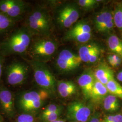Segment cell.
I'll return each instance as SVG.
<instances>
[{"label":"cell","instance_id":"obj_1","mask_svg":"<svg viewBox=\"0 0 122 122\" xmlns=\"http://www.w3.org/2000/svg\"><path fill=\"white\" fill-rule=\"evenodd\" d=\"M34 36L23 25L11 31L0 43V51L6 57L13 55L24 57L28 54Z\"/></svg>","mask_w":122,"mask_h":122},{"label":"cell","instance_id":"obj_2","mask_svg":"<svg viewBox=\"0 0 122 122\" xmlns=\"http://www.w3.org/2000/svg\"><path fill=\"white\" fill-rule=\"evenodd\" d=\"M24 26L34 36L47 37L52 30L51 18L44 8L36 7L29 11L24 19Z\"/></svg>","mask_w":122,"mask_h":122},{"label":"cell","instance_id":"obj_3","mask_svg":"<svg viewBox=\"0 0 122 122\" xmlns=\"http://www.w3.org/2000/svg\"><path fill=\"white\" fill-rule=\"evenodd\" d=\"M30 66L34 79L40 89L53 94L57 89V81L46 63L25 58Z\"/></svg>","mask_w":122,"mask_h":122},{"label":"cell","instance_id":"obj_4","mask_svg":"<svg viewBox=\"0 0 122 122\" xmlns=\"http://www.w3.org/2000/svg\"><path fill=\"white\" fill-rule=\"evenodd\" d=\"M22 60H13L5 66L3 74L6 82L12 86H21L28 78L31 67L25 57Z\"/></svg>","mask_w":122,"mask_h":122},{"label":"cell","instance_id":"obj_5","mask_svg":"<svg viewBox=\"0 0 122 122\" xmlns=\"http://www.w3.org/2000/svg\"><path fill=\"white\" fill-rule=\"evenodd\" d=\"M57 48L56 42L45 37L32 40L27 55L31 60L45 63L54 55Z\"/></svg>","mask_w":122,"mask_h":122},{"label":"cell","instance_id":"obj_6","mask_svg":"<svg viewBox=\"0 0 122 122\" xmlns=\"http://www.w3.org/2000/svg\"><path fill=\"white\" fill-rule=\"evenodd\" d=\"M30 5L23 0H0V13L18 22L24 19Z\"/></svg>","mask_w":122,"mask_h":122},{"label":"cell","instance_id":"obj_7","mask_svg":"<svg viewBox=\"0 0 122 122\" xmlns=\"http://www.w3.org/2000/svg\"><path fill=\"white\" fill-rule=\"evenodd\" d=\"M81 62L78 55L64 49L61 51L58 55L55 60V66L61 71H70L76 69Z\"/></svg>","mask_w":122,"mask_h":122},{"label":"cell","instance_id":"obj_8","mask_svg":"<svg viewBox=\"0 0 122 122\" xmlns=\"http://www.w3.org/2000/svg\"><path fill=\"white\" fill-rule=\"evenodd\" d=\"M50 96L48 92L42 89L21 92L17 96L16 101L22 110L26 107L40 101H45Z\"/></svg>","mask_w":122,"mask_h":122},{"label":"cell","instance_id":"obj_9","mask_svg":"<svg viewBox=\"0 0 122 122\" xmlns=\"http://www.w3.org/2000/svg\"><path fill=\"white\" fill-rule=\"evenodd\" d=\"M91 108L80 101H75L67 106L66 115L73 121L86 122L90 119L92 114Z\"/></svg>","mask_w":122,"mask_h":122},{"label":"cell","instance_id":"obj_10","mask_svg":"<svg viewBox=\"0 0 122 122\" xmlns=\"http://www.w3.org/2000/svg\"><path fill=\"white\" fill-rule=\"evenodd\" d=\"M79 17L77 9L72 5H68L59 10L57 14V21L61 27L68 28L76 22Z\"/></svg>","mask_w":122,"mask_h":122},{"label":"cell","instance_id":"obj_11","mask_svg":"<svg viewBox=\"0 0 122 122\" xmlns=\"http://www.w3.org/2000/svg\"><path fill=\"white\" fill-rule=\"evenodd\" d=\"M15 98L12 92L4 86H0V105L10 117L15 113Z\"/></svg>","mask_w":122,"mask_h":122},{"label":"cell","instance_id":"obj_12","mask_svg":"<svg viewBox=\"0 0 122 122\" xmlns=\"http://www.w3.org/2000/svg\"><path fill=\"white\" fill-rule=\"evenodd\" d=\"M95 26L97 30L100 33L109 32L115 25L113 15L108 10L101 11L96 16Z\"/></svg>","mask_w":122,"mask_h":122},{"label":"cell","instance_id":"obj_13","mask_svg":"<svg viewBox=\"0 0 122 122\" xmlns=\"http://www.w3.org/2000/svg\"><path fill=\"white\" fill-rule=\"evenodd\" d=\"M96 78L94 72L91 69L85 70L78 79V84L84 96L90 99Z\"/></svg>","mask_w":122,"mask_h":122},{"label":"cell","instance_id":"obj_14","mask_svg":"<svg viewBox=\"0 0 122 122\" xmlns=\"http://www.w3.org/2000/svg\"><path fill=\"white\" fill-rule=\"evenodd\" d=\"M94 72L96 80L105 86L114 79V73L112 69L107 64L102 62L97 66Z\"/></svg>","mask_w":122,"mask_h":122},{"label":"cell","instance_id":"obj_15","mask_svg":"<svg viewBox=\"0 0 122 122\" xmlns=\"http://www.w3.org/2000/svg\"><path fill=\"white\" fill-rule=\"evenodd\" d=\"M57 89L61 97L67 98L76 93L77 86L71 81H57Z\"/></svg>","mask_w":122,"mask_h":122},{"label":"cell","instance_id":"obj_16","mask_svg":"<svg viewBox=\"0 0 122 122\" xmlns=\"http://www.w3.org/2000/svg\"><path fill=\"white\" fill-rule=\"evenodd\" d=\"M109 93V92L106 86L96 79L90 99L95 102H100L102 100L103 101L105 97L108 95Z\"/></svg>","mask_w":122,"mask_h":122},{"label":"cell","instance_id":"obj_17","mask_svg":"<svg viewBox=\"0 0 122 122\" xmlns=\"http://www.w3.org/2000/svg\"><path fill=\"white\" fill-rule=\"evenodd\" d=\"M100 49L96 44H87L80 47L78 49V55L82 61L88 63L89 61L94 53Z\"/></svg>","mask_w":122,"mask_h":122},{"label":"cell","instance_id":"obj_18","mask_svg":"<svg viewBox=\"0 0 122 122\" xmlns=\"http://www.w3.org/2000/svg\"><path fill=\"white\" fill-rule=\"evenodd\" d=\"M18 21L0 13V36L13 30Z\"/></svg>","mask_w":122,"mask_h":122},{"label":"cell","instance_id":"obj_19","mask_svg":"<svg viewBox=\"0 0 122 122\" xmlns=\"http://www.w3.org/2000/svg\"><path fill=\"white\" fill-rule=\"evenodd\" d=\"M109 50L122 59V40L115 35L109 36L107 39Z\"/></svg>","mask_w":122,"mask_h":122},{"label":"cell","instance_id":"obj_20","mask_svg":"<svg viewBox=\"0 0 122 122\" xmlns=\"http://www.w3.org/2000/svg\"><path fill=\"white\" fill-rule=\"evenodd\" d=\"M120 106V102L118 98L111 94L106 96L103 100L104 109L108 112H116L119 109Z\"/></svg>","mask_w":122,"mask_h":122},{"label":"cell","instance_id":"obj_21","mask_svg":"<svg viewBox=\"0 0 122 122\" xmlns=\"http://www.w3.org/2000/svg\"><path fill=\"white\" fill-rule=\"evenodd\" d=\"M92 33H79L74 34L66 33L64 39L67 40H73L79 43H84L88 42L91 39Z\"/></svg>","mask_w":122,"mask_h":122},{"label":"cell","instance_id":"obj_22","mask_svg":"<svg viewBox=\"0 0 122 122\" xmlns=\"http://www.w3.org/2000/svg\"><path fill=\"white\" fill-rule=\"evenodd\" d=\"M109 93L122 100V86L114 79L106 85Z\"/></svg>","mask_w":122,"mask_h":122},{"label":"cell","instance_id":"obj_23","mask_svg":"<svg viewBox=\"0 0 122 122\" xmlns=\"http://www.w3.org/2000/svg\"><path fill=\"white\" fill-rule=\"evenodd\" d=\"M92 28L85 21H79L70 29L66 33L74 34L79 33H92Z\"/></svg>","mask_w":122,"mask_h":122},{"label":"cell","instance_id":"obj_24","mask_svg":"<svg viewBox=\"0 0 122 122\" xmlns=\"http://www.w3.org/2000/svg\"><path fill=\"white\" fill-rule=\"evenodd\" d=\"M113 18L115 25L122 31V3L116 6L113 13Z\"/></svg>","mask_w":122,"mask_h":122},{"label":"cell","instance_id":"obj_25","mask_svg":"<svg viewBox=\"0 0 122 122\" xmlns=\"http://www.w3.org/2000/svg\"><path fill=\"white\" fill-rule=\"evenodd\" d=\"M107 59L109 63L113 67H117L122 63V58L113 53L109 55L108 56Z\"/></svg>","mask_w":122,"mask_h":122},{"label":"cell","instance_id":"obj_26","mask_svg":"<svg viewBox=\"0 0 122 122\" xmlns=\"http://www.w3.org/2000/svg\"><path fill=\"white\" fill-rule=\"evenodd\" d=\"M98 0H79L78 5L84 8L90 9L95 7L99 3Z\"/></svg>","mask_w":122,"mask_h":122},{"label":"cell","instance_id":"obj_27","mask_svg":"<svg viewBox=\"0 0 122 122\" xmlns=\"http://www.w3.org/2000/svg\"><path fill=\"white\" fill-rule=\"evenodd\" d=\"M61 112L53 113L42 114V118L45 122H51L58 119L61 114Z\"/></svg>","mask_w":122,"mask_h":122},{"label":"cell","instance_id":"obj_28","mask_svg":"<svg viewBox=\"0 0 122 122\" xmlns=\"http://www.w3.org/2000/svg\"><path fill=\"white\" fill-rule=\"evenodd\" d=\"M102 120L103 122H122V115L119 113L114 115H105Z\"/></svg>","mask_w":122,"mask_h":122},{"label":"cell","instance_id":"obj_29","mask_svg":"<svg viewBox=\"0 0 122 122\" xmlns=\"http://www.w3.org/2000/svg\"><path fill=\"white\" fill-rule=\"evenodd\" d=\"M61 111V107L58 105L51 104L48 105L44 109L42 114L53 113Z\"/></svg>","mask_w":122,"mask_h":122},{"label":"cell","instance_id":"obj_30","mask_svg":"<svg viewBox=\"0 0 122 122\" xmlns=\"http://www.w3.org/2000/svg\"><path fill=\"white\" fill-rule=\"evenodd\" d=\"M33 116L28 113H24L20 115L17 118L15 122H35Z\"/></svg>","mask_w":122,"mask_h":122},{"label":"cell","instance_id":"obj_31","mask_svg":"<svg viewBox=\"0 0 122 122\" xmlns=\"http://www.w3.org/2000/svg\"><path fill=\"white\" fill-rule=\"evenodd\" d=\"M6 58V57H5L0 51V83L1 82L2 76H3Z\"/></svg>","mask_w":122,"mask_h":122},{"label":"cell","instance_id":"obj_32","mask_svg":"<svg viewBox=\"0 0 122 122\" xmlns=\"http://www.w3.org/2000/svg\"><path fill=\"white\" fill-rule=\"evenodd\" d=\"M100 48L94 53V54L90 58L88 62V63H93L96 62V61L98 60L99 57H100Z\"/></svg>","mask_w":122,"mask_h":122},{"label":"cell","instance_id":"obj_33","mask_svg":"<svg viewBox=\"0 0 122 122\" xmlns=\"http://www.w3.org/2000/svg\"><path fill=\"white\" fill-rule=\"evenodd\" d=\"M89 122H103L102 119L98 116V114L94 115L90 118L89 120Z\"/></svg>","mask_w":122,"mask_h":122},{"label":"cell","instance_id":"obj_34","mask_svg":"<svg viewBox=\"0 0 122 122\" xmlns=\"http://www.w3.org/2000/svg\"><path fill=\"white\" fill-rule=\"evenodd\" d=\"M117 79L118 81L122 82V70L117 74Z\"/></svg>","mask_w":122,"mask_h":122},{"label":"cell","instance_id":"obj_35","mask_svg":"<svg viewBox=\"0 0 122 122\" xmlns=\"http://www.w3.org/2000/svg\"><path fill=\"white\" fill-rule=\"evenodd\" d=\"M65 122L64 120H61V119H57L55 121H52V122Z\"/></svg>","mask_w":122,"mask_h":122},{"label":"cell","instance_id":"obj_36","mask_svg":"<svg viewBox=\"0 0 122 122\" xmlns=\"http://www.w3.org/2000/svg\"><path fill=\"white\" fill-rule=\"evenodd\" d=\"M1 120H2V118H1V116L0 115V122L1 121Z\"/></svg>","mask_w":122,"mask_h":122},{"label":"cell","instance_id":"obj_37","mask_svg":"<svg viewBox=\"0 0 122 122\" xmlns=\"http://www.w3.org/2000/svg\"><path fill=\"white\" fill-rule=\"evenodd\" d=\"M76 122V121H73V122Z\"/></svg>","mask_w":122,"mask_h":122}]
</instances>
